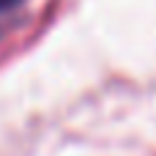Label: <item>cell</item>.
Segmentation results:
<instances>
[{
  "mask_svg": "<svg viewBox=\"0 0 156 156\" xmlns=\"http://www.w3.org/2000/svg\"><path fill=\"white\" fill-rule=\"evenodd\" d=\"M25 0H0V16H5V14H14L19 5H22Z\"/></svg>",
  "mask_w": 156,
  "mask_h": 156,
  "instance_id": "6da1fadb",
  "label": "cell"
}]
</instances>
